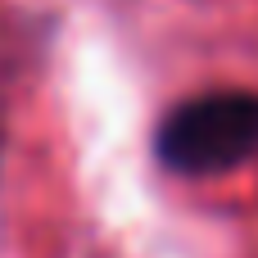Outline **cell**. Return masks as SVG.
Instances as JSON below:
<instances>
[{
    "mask_svg": "<svg viewBox=\"0 0 258 258\" xmlns=\"http://www.w3.org/2000/svg\"><path fill=\"white\" fill-rule=\"evenodd\" d=\"M159 154L172 172L209 177L227 172L258 154V95L254 91H213L195 95L168 113L159 132Z\"/></svg>",
    "mask_w": 258,
    "mask_h": 258,
    "instance_id": "cell-1",
    "label": "cell"
}]
</instances>
